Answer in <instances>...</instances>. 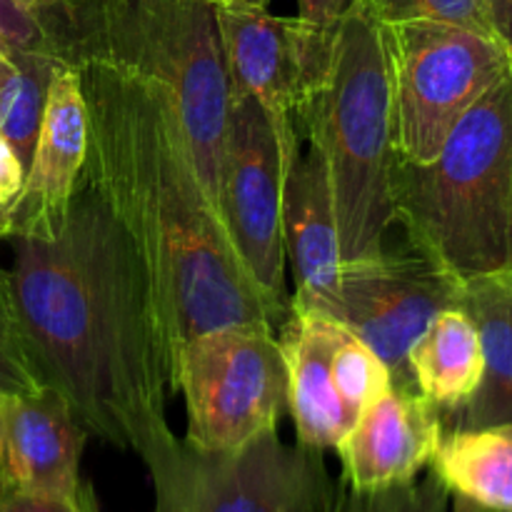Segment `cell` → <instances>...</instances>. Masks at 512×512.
<instances>
[{
	"label": "cell",
	"mask_w": 512,
	"mask_h": 512,
	"mask_svg": "<svg viewBox=\"0 0 512 512\" xmlns=\"http://www.w3.org/2000/svg\"><path fill=\"white\" fill-rule=\"evenodd\" d=\"M443 433V415L430 400L393 385L363 408L335 448L343 463V483L358 493L413 483L430 468Z\"/></svg>",
	"instance_id": "cell-13"
},
{
	"label": "cell",
	"mask_w": 512,
	"mask_h": 512,
	"mask_svg": "<svg viewBox=\"0 0 512 512\" xmlns=\"http://www.w3.org/2000/svg\"><path fill=\"white\" fill-rule=\"evenodd\" d=\"M88 158V108L80 73L70 65L55 73L45 103L25 183L10 205V235L48 240L68 218Z\"/></svg>",
	"instance_id": "cell-12"
},
{
	"label": "cell",
	"mask_w": 512,
	"mask_h": 512,
	"mask_svg": "<svg viewBox=\"0 0 512 512\" xmlns=\"http://www.w3.org/2000/svg\"><path fill=\"white\" fill-rule=\"evenodd\" d=\"M25 183V168L13 145L0 135V208H10Z\"/></svg>",
	"instance_id": "cell-28"
},
{
	"label": "cell",
	"mask_w": 512,
	"mask_h": 512,
	"mask_svg": "<svg viewBox=\"0 0 512 512\" xmlns=\"http://www.w3.org/2000/svg\"><path fill=\"white\" fill-rule=\"evenodd\" d=\"M343 333L345 328L335 320L298 310H290L278 328L288 373V413L298 445L320 453L338 448L358 420L333 378V353Z\"/></svg>",
	"instance_id": "cell-16"
},
{
	"label": "cell",
	"mask_w": 512,
	"mask_h": 512,
	"mask_svg": "<svg viewBox=\"0 0 512 512\" xmlns=\"http://www.w3.org/2000/svg\"><path fill=\"white\" fill-rule=\"evenodd\" d=\"M0 512H100L93 488L78 495H48L15 488L0 480Z\"/></svg>",
	"instance_id": "cell-26"
},
{
	"label": "cell",
	"mask_w": 512,
	"mask_h": 512,
	"mask_svg": "<svg viewBox=\"0 0 512 512\" xmlns=\"http://www.w3.org/2000/svg\"><path fill=\"white\" fill-rule=\"evenodd\" d=\"M450 495L438 475L428 468L423 480L398 488L358 493L340 480L333 485L325 512H448Z\"/></svg>",
	"instance_id": "cell-22"
},
{
	"label": "cell",
	"mask_w": 512,
	"mask_h": 512,
	"mask_svg": "<svg viewBox=\"0 0 512 512\" xmlns=\"http://www.w3.org/2000/svg\"><path fill=\"white\" fill-rule=\"evenodd\" d=\"M283 240L295 278L290 310L328 318L343 275V253L328 175L313 148L300 153L285 175Z\"/></svg>",
	"instance_id": "cell-15"
},
{
	"label": "cell",
	"mask_w": 512,
	"mask_h": 512,
	"mask_svg": "<svg viewBox=\"0 0 512 512\" xmlns=\"http://www.w3.org/2000/svg\"><path fill=\"white\" fill-rule=\"evenodd\" d=\"M508 60H510V75H512V45H508Z\"/></svg>",
	"instance_id": "cell-35"
},
{
	"label": "cell",
	"mask_w": 512,
	"mask_h": 512,
	"mask_svg": "<svg viewBox=\"0 0 512 512\" xmlns=\"http://www.w3.org/2000/svg\"><path fill=\"white\" fill-rule=\"evenodd\" d=\"M415 390L443 418L470 403L483 383L485 358L478 325L463 308H445L430 320L408 355Z\"/></svg>",
	"instance_id": "cell-19"
},
{
	"label": "cell",
	"mask_w": 512,
	"mask_h": 512,
	"mask_svg": "<svg viewBox=\"0 0 512 512\" xmlns=\"http://www.w3.org/2000/svg\"><path fill=\"white\" fill-rule=\"evenodd\" d=\"M88 430L55 388L5 400V453L0 480L15 488L48 495H78Z\"/></svg>",
	"instance_id": "cell-14"
},
{
	"label": "cell",
	"mask_w": 512,
	"mask_h": 512,
	"mask_svg": "<svg viewBox=\"0 0 512 512\" xmlns=\"http://www.w3.org/2000/svg\"><path fill=\"white\" fill-rule=\"evenodd\" d=\"M0 38L13 50H38L53 55L48 33L40 20L18 0H0Z\"/></svg>",
	"instance_id": "cell-27"
},
{
	"label": "cell",
	"mask_w": 512,
	"mask_h": 512,
	"mask_svg": "<svg viewBox=\"0 0 512 512\" xmlns=\"http://www.w3.org/2000/svg\"><path fill=\"white\" fill-rule=\"evenodd\" d=\"M60 63H95L145 80L173 103L218 208L233 85L208 0H48L35 10Z\"/></svg>",
	"instance_id": "cell-3"
},
{
	"label": "cell",
	"mask_w": 512,
	"mask_h": 512,
	"mask_svg": "<svg viewBox=\"0 0 512 512\" xmlns=\"http://www.w3.org/2000/svg\"><path fill=\"white\" fill-rule=\"evenodd\" d=\"M63 65L55 55L38 50H0V135L13 145L25 173L43 123L50 83Z\"/></svg>",
	"instance_id": "cell-20"
},
{
	"label": "cell",
	"mask_w": 512,
	"mask_h": 512,
	"mask_svg": "<svg viewBox=\"0 0 512 512\" xmlns=\"http://www.w3.org/2000/svg\"><path fill=\"white\" fill-rule=\"evenodd\" d=\"M355 3L358 0H298L295 33H298L300 70H303V100L323 83L333 58L335 35Z\"/></svg>",
	"instance_id": "cell-21"
},
{
	"label": "cell",
	"mask_w": 512,
	"mask_h": 512,
	"mask_svg": "<svg viewBox=\"0 0 512 512\" xmlns=\"http://www.w3.org/2000/svg\"><path fill=\"white\" fill-rule=\"evenodd\" d=\"M18 3L23 5V8L33 10V13H35V10H38V8H43V5L48 3V0H18Z\"/></svg>",
	"instance_id": "cell-33"
},
{
	"label": "cell",
	"mask_w": 512,
	"mask_h": 512,
	"mask_svg": "<svg viewBox=\"0 0 512 512\" xmlns=\"http://www.w3.org/2000/svg\"><path fill=\"white\" fill-rule=\"evenodd\" d=\"M145 468L155 512H325L335 485L320 450L285 445L278 430L233 453L178 440Z\"/></svg>",
	"instance_id": "cell-8"
},
{
	"label": "cell",
	"mask_w": 512,
	"mask_h": 512,
	"mask_svg": "<svg viewBox=\"0 0 512 512\" xmlns=\"http://www.w3.org/2000/svg\"><path fill=\"white\" fill-rule=\"evenodd\" d=\"M43 388L45 383L20 328L10 273L0 270V395L23 398Z\"/></svg>",
	"instance_id": "cell-23"
},
{
	"label": "cell",
	"mask_w": 512,
	"mask_h": 512,
	"mask_svg": "<svg viewBox=\"0 0 512 512\" xmlns=\"http://www.w3.org/2000/svg\"><path fill=\"white\" fill-rule=\"evenodd\" d=\"M215 5H255V8H268L270 0H208Z\"/></svg>",
	"instance_id": "cell-30"
},
{
	"label": "cell",
	"mask_w": 512,
	"mask_h": 512,
	"mask_svg": "<svg viewBox=\"0 0 512 512\" xmlns=\"http://www.w3.org/2000/svg\"><path fill=\"white\" fill-rule=\"evenodd\" d=\"M5 400L0 395V460H3V453H5Z\"/></svg>",
	"instance_id": "cell-31"
},
{
	"label": "cell",
	"mask_w": 512,
	"mask_h": 512,
	"mask_svg": "<svg viewBox=\"0 0 512 512\" xmlns=\"http://www.w3.org/2000/svg\"><path fill=\"white\" fill-rule=\"evenodd\" d=\"M430 470L455 512H512V420L445 430Z\"/></svg>",
	"instance_id": "cell-18"
},
{
	"label": "cell",
	"mask_w": 512,
	"mask_h": 512,
	"mask_svg": "<svg viewBox=\"0 0 512 512\" xmlns=\"http://www.w3.org/2000/svg\"><path fill=\"white\" fill-rule=\"evenodd\" d=\"M10 243L15 310L43 383L93 438L145 465L168 453L173 358L143 258L98 190L80 178L55 238Z\"/></svg>",
	"instance_id": "cell-1"
},
{
	"label": "cell",
	"mask_w": 512,
	"mask_h": 512,
	"mask_svg": "<svg viewBox=\"0 0 512 512\" xmlns=\"http://www.w3.org/2000/svg\"><path fill=\"white\" fill-rule=\"evenodd\" d=\"M333 378L340 398L358 415L385 390L393 388V378L383 360L348 330L333 353Z\"/></svg>",
	"instance_id": "cell-24"
},
{
	"label": "cell",
	"mask_w": 512,
	"mask_h": 512,
	"mask_svg": "<svg viewBox=\"0 0 512 512\" xmlns=\"http://www.w3.org/2000/svg\"><path fill=\"white\" fill-rule=\"evenodd\" d=\"M10 233V213L8 208H0V240L8 238Z\"/></svg>",
	"instance_id": "cell-32"
},
{
	"label": "cell",
	"mask_w": 512,
	"mask_h": 512,
	"mask_svg": "<svg viewBox=\"0 0 512 512\" xmlns=\"http://www.w3.org/2000/svg\"><path fill=\"white\" fill-rule=\"evenodd\" d=\"M383 30L395 155L428 163L458 120L510 73L508 48L493 35L438 20L383 23Z\"/></svg>",
	"instance_id": "cell-6"
},
{
	"label": "cell",
	"mask_w": 512,
	"mask_h": 512,
	"mask_svg": "<svg viewBox=\"0 0 512 512\" xmlns=\"http://www.w3.org/2000/svg\"><path fill=\"white\" fill-rule=\"evenodd\" d=\"M75 70L88 108L83 178L143 258L173 370L195 335L250 323L278 330L290 310L240 263L168 95L105 65Z\"/></svg>",
	"instance_id": "cell-2"
},
{
	"label": "cell",
	"mask_w": 512,
	"mask_h": 512,
	"mask_svg": "<svg viewBox=\"0 0 512 512\" xmlns=\"http://www.w3.org/2000/svg\"><path fill=\"white\" fill-rule=\"evenodd\" d=\"M298 123L325 165L343 263L385 253L398 155L385 30L368 0L340 23L328 73L303 100Z\"/></svg>",
	"instance_id": "cell-5"
},
{
	"label": "cell",
	"mask_w": 512,
	"mask_h": 512,
	"mask_svg": "<svg viewBox=\"0 0 512 512\" xmlns=\"http://www.w3.org/2000/svg\"><path fill=\"white\" fill-rule=\"evenodd\" d=\"M368 5L383 23L438 20V23L463 25V28L495 38L485 0H368Z\"/></svg>",
	"instance_id": "cell-25"
},
{
	"label": "cell",
	"mask_w": 512,
	"mask_h": 512,
	"mask_svg": "<svg viewBox=\"0 0 512 512\" xmlns=\"http://www.w3.org/2000/svg\"><path fill=\"white\" fill-rule=\"evenodd\" d=\"M288 170L278 133L265 110L250 95L233 90L220 160L218 213L243 268L285 310H290L283 240Z\"/></svg>",
	"instance_id": "cell-9"
},
{
	"label": "cell",
	"mask_w": 512,
	"mask_h": 512,
	"mask_svg": "<svg viewBox=\"0 0 512 512\" xmlns=\"http://www.w3.org/2000/svg\"><path fill=\"white\" fill-rule=\"evenodd\" d=\"M218 25L230 85L265 110L293 168L300 155L298 110L303 103L295 18H280L255 5H218Z\"/></svg>",
	"instance_id": "cell-11"
},
{
	"label": "cell",
	"mask_w": 512,
	"mask_h": 512,
	"mask_svg": "<svg viewBox=\"0 0 512 512\" xmlns=\"http://www.w3.org/2000/svg\"><path fill=\"white\" fill-rule=\"evenodd\" d=\"M460 308L478 325L485 373L470 403L443 425L465 430L505 423L512 420V268L463 280Z\"/></svg>",
	"instance_id": "cell-17"
},
{
	"label": "cell",
	"mask_w": 512,
	"mask_h": 512,
	"mask_svg": "<svg viewBox=\"0 0 512 512\" xmlns=\"http://www.w3.org/2000/svg\"><path fill=\"white\" fill-rule=\"evenodd\" d=\"M490 25L500 43L512 45V0H485Z\"/></svg>",
	"instance_id": "cell-29"
},
{
	"label": "cell",
	"mask_w": 512,
	"mask_h": 512,
	"mask_svg": "<svg viewBox=\"0 0 512 512\" xmlns=\"http://www.w3.org/2000/svg\"><path fill=\"white\" fill-rule=\"evenodd\" d=\"M173 390L183 395L185 443L203 453H233L268 430L288 408V373L273 325L210 330L180 345Z\"/></svg>",
	"instance_id": "cell-7"
},
{
	"label": "cell",
	"mask_w": 512,
	"mask_h": 512,
	"mask_svg": "<svg viewBox=\"0 0 512 512\" xmlns=\"http://www.w3.org/2000/svg\"><path fill=\"white\" fill-rule=\"evenodd\" d=\"M463 280L415 253H380L343 263L338 295L328 318L363 340L385 363L393 385L415 390L408 355L430 320L460 308ZM418 393V390H415Z\"/></svg>",
	"instance_id": "cell-10"
},
{
	"label": "cell",
	"mask_w": 512,
	"mask_h": 512,
	"mask_svg": "<svg viewBox=\"0 0 512 512\" xmlns=\"http://www.w3.org/2000/svg\"><path fill=\"white\" fill-rule=\"evenodd\" d=\"M393 210L410 248L455 278L512 268L510 73L458 120L433 160H395Z\"/></svg>",
	"instance_id": "cell-4"
},
{
	"label": "cell",
	"mask_w": 512,
	"mask_h": 512,
	"mask_svg": "<svg viewBox=\"0 0 512 512\" xmlns=\"http://www.w3.org/2000/svg\"><path fill=\"white\" fill-rule=\"evenodd\" d=\"M0 50H13V48H10V45H8V43H5V40H3V38H0Z\"/></svg>",
	"instance_id": "cell-34"
}]
</instances>
